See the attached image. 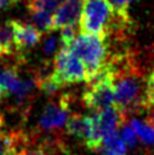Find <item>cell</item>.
<instances>
[{"label":"cell","instance_id":"cell-25","mask_svg":"<svg viewBox=\"0 0 154 155\" xmlns=\"http://www.w3.org/2000/svg\"><path fill=\"white\" fill-rule=\"evenodd\" d=\"M3 126H4V115L3 113H0V130L3 128Z\"/></svg>","mask_w":154,"mask_h":155},{"label":"cell","instance_id":"cell-16","mask_svg":"<svg viewBox=\"0 0 154 155\" xmlns=\"http://www.w3.org/2000/svg\"><path fill=\"white\" fill-rule=\"evenodd\" d=\"M19 81L18 65H9V67L0 68V87L7 96L13 86Z\"/></svg>","mask_w":154,"mask_h":155},{"label":"cell","instance_id":"cell-22","mask_svg":"<svg viewBox=\"0 0 154 155\" xmlns=\"http://www.w3.org/2000/svg\"><path fill=\"white\" fill-rule=\"evenodd\" d=\"M112 3V5L117 9H127L129 4L135 2V0H109Z\"/></svg>","mask_w":154,"mask_h":155},{"label":"cell","instance_id":"cell-24","mask_svg":"<svg viewBox=\"0 0 154 155\" xmlns=\"http://www.w3.org/2000/svg\"><path fill=\"white\" fill-rule=\"evenodd\" d=\"M15 155H45L41 150H26V149H23V150H19Z\"/></svg>","mask_w":154,"mask_h":155},{"label":"cell","instance_id":"cell-17","mask_svg":"<svg viewBox=\"0 0 154 155\" xmlns=\"http://www.w3.org/2000/svg\"><path fill=\"white\" fill-rule=\"evenodd\" d=\"M64 0H26L28 10H45L48 13H53L62 5Z\"/></svg>","mask_w":154,"mask_h":155},{"label":"cell","instance_id":"cell-18","mask_svg":"<svg viewBox=\"0 0 154 155\" xmlns=\"http://www.w3.org/2000/svg\"><path fill=\"white\" fill-rule=\"evenodd\" d=\"M145 101L148 110L154 108V68L145 82Z\"/></svg>","mask_w":154,"mask_h":155},{"label":"cell","instance_id":"cell-15","mask_svg":"<svg viewBox=\"0 0 154 155\" xmlns=\"http://www.w3.org/2000/svg\"><path fill=\"white\" fill-rule=\"evenodd\" d=\"M130 126L134 130L136 137L144 145H153L154 143V128L148 120L142 122L139 119H131Z\"/></svg>","mask_w":154,"mask_h":155},{"label":"cell","instance_id":"cell-3","mask_svg":"<svg viewBox=\"0 0 154 155\" xmlns=\"http://www.w3.org/2000/svg\"><path fill=\"white\" fill-rule=\"evenodd\" d=\"M69 50L84 64L87 84L102 73L108 62V40L95 35H77L71 44Z\"/></svg>","mask_w":154,"mask_h":155},{"label":"cell","instance_id":"cell-14","mask_svg":"<svg viewBox=\"0 0 154 155\" xmlns=\"http://www.w3.org/2000/svg\"><path fill=\"white\" fill-rule=\"evenodd\" d=\"M31 25L40 32V34H49L54 31L53 15L45 10H30Z\"/></svg>","mask_w":154,"mask_h":155},{"label":"cell","instance_id":"cell-10","mask_svg":"<svg viewBox=\"0 0 154 155\" xmlns=\"http://www.w3.org/2000/svg\"><path fill=\"white\" fill-rule=\"evenodd\" d=\"M64 127L68 135L82 141L86 147L89 146L92 136V117L82 115L79 113H72L69 114Z\"/></svg>","mask_w":154,"mask_h":155},{"label":"cell","instance_id":"cell-4","mask_svg":"<svg viewBox=\"0 0 154 155\" xmlns=\"http://www.w3.org/2000/svg\"><path fill=\"white\" fill-rule=\"evenodd\" d=\"M85 107L100 112L114 105V76L109 62L94 81H91L82 94Z\"/></svg>","mask_w":154,"mask_h":155},{"label":"cell","instance_id":"cell-9","mask_svg":"<svg viewBox=\"0 0 154 155\" xmlns=\"http://www.w3.org/2000/svg\"><path fill=\"white\" fill-rule=\"evenodd\" d=\"M13 21V34H14V48L15 51L23 53L27 49L34 48L41 40V34L31 23L17 19Z\"/></svg>","mask_w":154,"mask_h":155},{"label":"cell","instance_id":"cell-12","mask_svg":"<svg viewBox=\"0 0 154 155\" xmlns=\"http://www.w3.org/2000/svg\"><path fill=\"white\" fill-rule=\"evenodd\" d=\"M99 150L102 151V155H126L127 146L118 135V132L114 131L103 138Z\"/></svg>","mask_w":154,"mask_h":155},{"label":"cell","instance_id":"cell-20","mask_svg":"<svg viewBox=\"0 0 154 155\" xmlns=\"http://www.w3.org/2000/svg\"><path fill=\"white\" fill-rule=\"evenodd\" d=\"M76 36L77 35L75 27H65V28H63L62 32H60V46L69 49L71 44H72Z\"/></svg>","mask_w":154,"mask_h":155},{"label":"cell","instance_id":"cell-11","mask_svg":"<svg viewBox=\"0 0 154 155\" xmlns=\"http://www.w3.org/2000/svg\"><path fill=\"white\" fill-rule=\"evenodd\" d=\"M28 138L22 132H2L0 131V155H15L18 147L26 143Z\"/></svg>","mask_w":154,"mask_h":155},{"label":"cell","instance_id":"cell-7","mask_svg":"<svg viewBox=\"0 0 154 155\" xmlns=\"http://www.w3.org/2000/svg\"><path fill=\"white\" fill-rule=\"evenodd\" d=\"M71 112V96L68 94L58 96L55 100L49 101L44 108L38 126L44 131H57L65 124Z\"/></svg>","mask_w":154,"mask_h":155},{"label":"cell","instance_id":"cell-26","mask_svg":"<svg viewBox=\"0 0 154 155\" xmlns=\"http://www.w3.org/2000/svg\"><path fill=\"white\" fill-rule=\"evenodd\" d=\"M4 96H5V95H4V91L2 90V87H0V100H2V99H3Z\"/></svg>","mask_w":154,"mask_h":155},{"label":"cell","instance_id":"cell-19","mask_svg":"<svg viewBox=\"0 0 154 155\" xmlns=\"http://www.w3.org/2000/svg\"><path fill=\"white\" fill-rule=\"evenodd\" d=\"M122 140L126 143V146H129L130 149H134L137 145V137L135 135L134 130L131 128V126L125 123L122 126Z\"/></svg>","mask_w":154,"mask_h":155},{"label":"cell","instance_id":"cell-6","mask_svg":"<svg viewBox=\"0 0 154 155\" xmlns=\"http://www.w3.org/2000/svg\"><path fill=\"white\" fill-rule=\"evenodd\" d=\"M126 119L127 115L114 105L98 112L92 117V136L87 149L91 151H98L102 146L103 138L117 131L118 127H122L126 123Z\"/></svg>","mask_w":154,"mask_h":155},{"label":"cell","instance_id":"cell-2","mask_svg":"<svg viewBox=\"0 0 154 155\" xmlns=\"http://www.w3.org/2000/svg\"><path fill=\"white\" fill-rule=\"evenodd\" d=\"M134 22L127 9L114 8L109 0H84L79 27L81 34L95 35L108 40L123 37L132 30Z\"/></svg>","mask_w":154,"mask_h":155},{"label":"cell","instance_id":"cell-5","mask_svg":"<svg viewBox=\"0 0 154 155\" xmlns=\"http://www.w3.org/2000/svg\"><path fill=\"white\" fill-rule=\"evenodd\" d=\"M52 78L62 88L67 85L87 82V74L81 60L68 48L60 46L53 62Z\"/></svg>","mask_w":154,"mask_h":155},{"label":"cell","instance_id":"cell-23","mask_svg":"<svg viewBox=\"0 0 154 155\" xmlns=\"http://www.w3.org/2000/svg\"><path fill=\"white\" fill-rule=\"evenodd\" d=\"M18 2L19 0H0V10L13 7V5H15Z\"/></svg>","mask_w":154,"mask_h":155},{"label":"cell","instance_id":"cell-1","mask_svg":"<svg viewBox=\"0 0 154 155\" xmlns=\"http://www.w3.org/2000/svg\"><path fill=\"white\" fill-rule=\"evenodd\" d=\"M114 76V107L126 115L148 110L144 72L129 55H114L108 60Z\"/></svg>","mask_w":154,"mask_h":155},{"label":"cell","instance_id":"cell-13","mask_svg":"<svg viewBox=\"0 0 154 155\" xmlns=\"http://www.w3.org/2000/svg\"><path fill=\"white\" fill-rule=\"evenodd\" d=\"M15 51L14 48V34H13V21H5L0 25V57L9 55Z\"/></svg>","mask_w":154,"mask_h":155},{"label":"cell","instance_id":"cell-8","mask_svg":"<svg viewBox=\"0 0 154 155\" xmlns=\"http://www.w3.org/2000/svg\"><path fill=\"white\" fill-rule=\"evenodd\" d=\"M84 0H64L53 15L54 31L65 27H75L80 21Z\"/></svg>","mask_w":154,"mask_h":155},{"label":"cell","instance_id":"cell-21","mask_svg":"<svg viewBox=\"0 0 154 155\" xmlns=\"http://www.w3.org/2000/svg\"><path fill=\"white\" fill-rule=\"evenodd\" d=\"M55 45H57V38L55 37H48L46 41L44 42V51L45 54H52L55 49Z\"/></svg>","mask_w":154,"mask_h":155}]
</instances>
